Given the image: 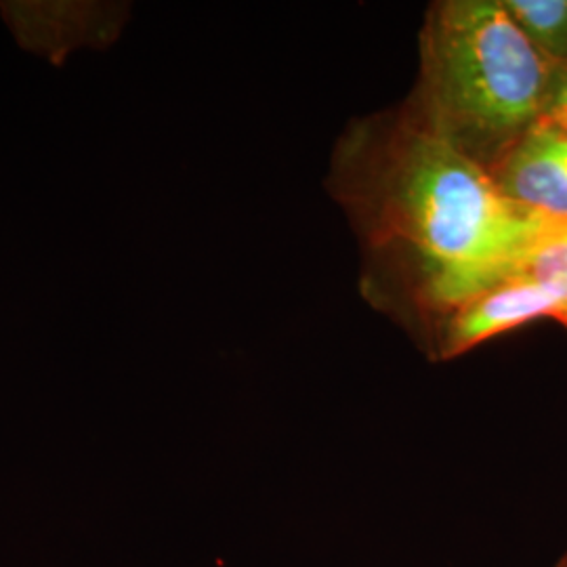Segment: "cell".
<instances>
[{
	"label": "cell",
	"instance_id": "6da1fadb",
	"mask_svg": "<svg viewBox=\"0 0 567 567\" xmlns=\"http://www.w3.org/2000/svg\"><path fill=\"white\" fill-rule=\"evenodd\" d=\"M355 194L370 238L416 261L440 311L513 276L557 225L511 203L412 112L377 142Z\"/></svg>",
	"mask_w": 567,
	"mask_h": 567
},
{
	"label": "cell",
	"instance_id": "7a4b0ae2",
	"mask_svg": "<svg viewBox=\"0 0 567 567\" xmlns=\"http://www.w3.org/2000/svg\"><path fill=\"white\" fill-rule=\"evenodd\" d=\"M550 68L505 0H444L426 13L410 112L489 173L543 118Z\"/></svg>",
	"mask_w": 567,
	"mask_h": 567
},
{
	"label": "cell",
	"instance_id": "3957f363",
	"mask_svg": "<svg viewBox=\"0 0 567 567\" xmlns=\"http://www.w3.org/2000/svg\"><path fill=\"white\" fill-rule=\"evenodd\" d=\"M444 313L437 334V358L452 360L477 344L486 343L538 318L561 322V305L543 284L513 274L501 282L452 305Z\"/></svg>",
	"mask_w": 567,
	"mask_h": 567
},
{
	"label": "cell",
	"instance_id": "277c9868",
	"mask_svg": "<svg viewBox=\"0 0 567 567\" xmlns=\"http://www.w3.org/2000/svg\"><path fill=\"white\" fill-rule=\"evenodd\" d=\"M511 203L553 221H567V135L538 122L489 171Z\"/></svg>",
	"mask_w": 567,
	"mask_h": 567
},
{
	"label": "cell",
	"instance_id": "5b68a950",
	"mask_svg": "<svg viewBox=\"0 0 567 567\" xmlns=\"http://www.w3.org/2000/svg\"><path fill=\"white\" fill-rule=\"evenodd\" d=\"M505 4L550 63L567 65V0H505Z\"/></svg>",
	"mask_w": 567,
	"mask_h": 567
},
{
	"label": "cell",
	"instance_id": "8992f818",
	"mask_svg": "<svg viewBox=\"0 0 567 567\" xmlns=\"http://www.w3.org/2000/svg\"><path fill=\"white\" fill-rule=\"evenodd\" d=\"M515 274L543 284L561 305V324L567 328V238L559 234V221L550 236L538 244Z\"/></svg>",
	"mask_w": 567,
	"mask_h": 567
},
{
	"label": "cell",
	"instance_id": "52a82bcc",
	"mask_svg": "<svg viewBox=\"0 0 567 567\" xmlns=\"http://www.w3.org/2000/svg\"><path fill=\"white\" fill-rule=\"evenodd\" d=\"M540 121L564 131L567 135V65L553 63L550 68Z\"/></svg>",
	"mask_w": 567,
	"mask_h": 567
},
{
	"label": "cell",
	"instance_id": "ba28073f",
	"mask_svg": "<svg viewBox=\"0 0 567 567\" xmlns=\"http://www.w3.org/2000/svg\"><path fill=\"white\" fill-rule=\"evenodd\" d=\"M559 234L567 238V221H559Z\"/></svg>",
	"mask_w": 567,
	"mask_h": 567
},
{
	"label": "cell",
	"instance_id": "9c48e42d",
	"mask_svg": "<svg viewBox=\"0 0 567 567\" xmlns=\"http://www.w3.org/2000/svg\"><path fill=\"white\" fill-rule=\"evenodd\" d=\"M555 567H567V555L566 557H564V559H561V561H559V564H557V566Z\"/></svg>",
	"mask_w": 567,
	"mask_h": 567
}]
</instances>
